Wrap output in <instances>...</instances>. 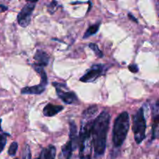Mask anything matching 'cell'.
I'll return each mask as SVG.
<instances>
[{"mask_svg": "<svg viewBox=\"0 0 159 159\" xmlns=\"http://www.w3.org/2000/svg\"><path fill=\"white\" fill-rule=\"evenodd\" d=\"M98 112L97 106H92L82 113V125L79 136V158L91 159L92 152V125Z\"/></svg>", "mask_w": 159, "mask_h": 159, "instance_id": "cell-1", "label": "cell"}, {"mask_svg": "<svg viewBox=\"0 0 159 159\" xmlns=\"http://www.w3.org/2000/svg\"><path fill=\"white\" fill-rule=\"evenodd\" d=\"M110 124V114L107 111L101 112L100 114L96 116L93 121L91 138L96 158H100L105 153Z\"/></svg>", "mask_w": 159, "mask_h": 159, "instance_id": "cell-2", "label": "cell"}, {"mask_svg": "<svg viewBox=\"0 0 159 159\" xmlns=\"http://www.w3.org/2000/svg\"><path fill=\"white\" fill-rule=\"evenodd\" d=\"M130 128V116L127 112H123L114 121L113 129V143L116 148H119L124 144Z\"/></svg>", "mask_w": 159, "mask_h": 159, "instance_id": "cell-3", "label": "cell"}, {"mask_svg": "<svg viewBox=\"0 0 159 159\" xmlns=\"http://www.w3.org/2000/svg\"><path fill=\"white\" fill-rule=\"evenodd\" d=\"M133 132L137 144H141L146 137V119L143 107L140 108L134 116Z\"/></svg>", "mask_w": 159, "mask_h": 159, "instance_id": "cell-4", "label": "cell"}, {"mask_svg": "<svg viewBox=\"0 0 159 159\" xmlns=\"http://www.w3.org/2000/svg\"><path fill=\"white\" fill-rule=\"evenodd\" d=\"M52 85L55 87L57 96L65 103L71 105L78 102V97L76 94L74 92H71L68 89L66 84L61 83V82H53Z\"/></svg>", "mask_w": 159, "mask_h": 159, "instance_id": "cell-5", "label": "cell"}, {"mask_svg": "<svg viewBox=\"0 0 159 159\" xmlns=\"http://www.w3.org/2000/svg\"><path fill=\"white\" fill-rule=\"evenodd\" d=\"M36 3H37V1L28 2L19 12L17 16V21L20 26L26 27L30 23L31 16H32L33 11L35 9Z\"/></svg>", "mask_w": 159, "mask_h": 159, "instance_id": "cell-6", "label": "cell"}, {"mask_svg": "<svg viewBox=\"0 0 159 159\" xmlns=\"http://www.w3.org/2000/svg\"><path fill=\"white\" fill-rule=\"evenodd\" d=\"M105 67L102 65H94L80 78L82 82H93L99 79L104 73Z\"/></svg>", "mask_w": 159, "mask_h": 159, "instance_id": "cell-7", "label": "cell"}, {"mask_svg": "<svg viewBox=\"0 0 159 159\" xmlns=\"http://www.w3.org/2000/svg\"><path fill=\"white\" fill-rule=\"evenodd\" d=\"M40 78H41V82L39 85H34V86H26L25 88L22 89L21 93L22 94H37L40 95L44 92L46 89L47 85L48 83V76H47L46 72L40 73Z\"/></svg>", "mask_w": 159, "mask_h": 159, "instance_id": "cell-8", "label": "cell"}, {"mask_svg": "<svg viewBox=\"0 0 159 159\" xmlns=\"http://www.w3.org/2000/svg\"><path fill=\"white\" fill-rule=\"evenodd\" d=\"M34 58L36 61L35 65H36V66L43 68V67L47 66V65L49 64V55H48L46 52L42 51V50H37V51H36Z\"/></svg>", "mask_w": 159, "mask_h": 159, "instance_id": "cell-9", "label": "cell"}, {"mask_svg": "<svg viewBox=\"0 0 159 159\" xmlns=\"http://www.w3.org/2000/svg\"><path fill=\"white\" fill-rule=\"evenodd\" d=\"M158 100L156 101L155 105L153 107L152 113H153V124H152V139L155 140L158 136V124H159V116H158Z\"/></svg>", "mask_w": 159, "mask_h": 159, "instance_id": "cell-10", "label": "cell"}, {"mask_svg": "<svg viewBox=\"0 0 159 159\" xmlns=\"http://www.w3.org/2000/svg\"><path fill=\"white\" fill-rule=\"evenodd\" d=\"M70 140L72 150H75L79 146V135H78L77 127L74 121L70 122Z\"/></svg>", "mask_w": 159, "mask_h": 159, "instance_id": "cell-11", "label": "cell"}, {"mask_svg": "<svg viewBox=\"0 0 159 159\" xmlns=\"http://www.w3.org/2000/svg\"><path fill=\"white\" fill-rule=\"evenodd\" d=\"M64 110V107L62 106L54 105V104L48 103L44 107L43 110V113L45 116L51 117V116H55L58 113L61 112Z\"/></svg>", "mask_w": 159, "mask_h": 159, "instance_id": "cell-12", "label": "cell"}, {"mask_svg": "<svg viewBox=\"0 0 159 159\" xmlns=\"http://www.w3.org/2000/svg\"><path fill=\"white\" fill-rule=\"evenodd\" d=\"M56 155V148L54 145H49L43 149L40 155L35 159H54Z\"/></svg>", "mask_w": 159, "mask_h": 159, "instance_id": "cell-13", "label": "cell"}, {"mask_svg": "<svg viewBox=\"0 0 159 159\" xmlns=\"http://www.w3.org/2000/svg\"><path fill=\"white\" fill-rule=\"evenodd\" d=\"M99 26H100V23H95V24L90 26L87 29V30L85 31V34H84L83 36V38L84 39L89 38V37H91V36L96 34V33L98 32V30H99Z\"/></svg>", "mask_w": 159, "mask_h": 159, "instance_id": "cell-14", "label": "cell"}, {"mask_svg": "<svg viewBox=\"0 0 159 159\" xmlns=\"http://www.w3.org/2000/svg\"><path fill=\"white\" fill-rule=\"evenodd\" d=\"M89 48H91L93 51H94V53L96 54V56H98V57H100V58L101 57H103V53L100 51V49L99 48V46H98L96 43H89Z\"/></svg>", "mask_w": 159, "mask_h": 159, "instance_id": "cell-15", "label": "cell"}, {"mask_svg": "<svg viewBox=\"0 0 159 159\" xmlns=\"http://www.w3.org/2000/svg\"><path fill=\"white\" fill-rule=\"evenodd\" d=\"M17 149H18V143L14 141V142H12L11 144V145L9 148V151H8L9 155H10V156H15L16 153L17 152Z\"/></svg>", "mask_w": 159, "mask_h": 159, "instance_id": "cell-16", "label": "cell"}, {"mask_svg": "<svg viewBox=\"0 0 159 159\" xmlns=\"http://www.w3.org/2000/svg\"><path fill=\"white\" fill-rule=\"evenodd\" d=\"M22 159H32V158H31L30 149V146L28 144H26L24 150H23Z\"/></svg>", "mask_w": 159, "mask_h": 159, "instance_id": "cell-17", "label": "cell"}, {"mask_svg": "<svg viewBox=\"0 0 159 159\" xmlns=\"http://www.w3.org/2000/svg\"><path fill=\"white\" fill-rule=\"evenodd\" d=\"M6 141H7L6 137L5 136L4 134H0V153H1L3 151V149H4L5 146H6Z\"/></svg>", "mask_w": 159, "mask_h": 159, "instance_id": "cell-18", "label": "cell"}, {"mask_svg": "<svg viewBox=\"0 0 159 159\" xmlns=\"http://www.w3.org/2000/svg\"><path fill=\"white\" fill-rule=\"evenodd\" d=\"M57 7V2L54 1V2H51V4L48 6V11H49L50 13L52 14L53 12L56 10V8Z\"/></svg>", "mask_w": 159, "mask_h": 159, "instance_id": "cell-19", "label": "cell"}, {"mask_svg": "<svg viewBox=\"0 0 159 159\" xmlns=\"http://www.w3.org/2000/svg\"><path fill=\"white\" fill-rule=\"evenodd\" d=\"M128 68H129V70H130V71L133 73H137L138 71V70H139L138 65H135V64H132V65H129Z\"/></svg>", "mask_w": 159, "mask_h": 159, "instance_id": "cell-20", "label": "cell"}, {"mask_svg": "<svg viewBox=\"0 0 159 159\" xmlns=\"http://www.w3.org/2000/svg\"><path fill=\"white\" fill-rule=\"evenodd\" d=\"M8 9L7 6H3V5H0V12H2L4 11H6Z\"/></svg>", "mask_w": 159, "mask_h": 159, "instance_id": "cell-21", "label": "cell"}, {"mask_svg": "<svg viewBox=\"0 0 159 159\" xmlns=\"http://www.w3.org/2000/svg\"><path fill=\"white\" fill-rule=\"evenodd\" d=\"M128 17H129V18H130L131 20H133V21H135V22H136V23H138V20H136V18H135V17L134 16L132 15L131 13H128Z\"/></svg>", "mask_w": 159, "mask_h": 159, "instance_id": "cell-22", "label": "cell"}, {"mask_svg": "<svg viewBox=\"0 0 159 159\" xmlns=\"http://www.w3.org/2000/svg\"><path fill=\"white\" fill-rule=\"evenodd\" d=\"M15 159H19V158H15Z\"/></svg>", "mask_w": 159, "mask_h": 159, "instance_id": "cell-23", "label": "cell"}]
</instances>
